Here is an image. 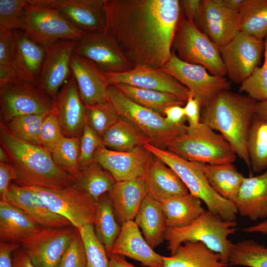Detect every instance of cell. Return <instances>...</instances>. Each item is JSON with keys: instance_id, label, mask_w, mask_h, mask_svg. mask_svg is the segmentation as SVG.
<instances>
[{"instance_id": "cell-58", "label": "cell", "mask_w": 267, "mask_h": 267, "mask_svg": "<svg viewBox=\"0 0 267 267\" xmlns=\"http://www.w3.org/2000/svg\"><path fill=\"white\" fill-rule=\"evenodd\" d=\"M109 259L110 267H136L120 256L111 255Z\"/></svg>"}, {"instance_id": "cell-47", "label": "cell", "mask_w": 267, "mask_h": 267, "mask_svg": "<svg viewBox=\"0 0 267 267\" xmlns=\"http://www.w3.org/2000/svg\"><path fill=\"white\" fill-rule=\"evenodd\" d=\"M64 136L59 121L53 111L46 116L42 124L39 136L41 145L51 153Z\"/></svg>"}, {"instance_id": "cell-14", "label": "cell", "mask_w": 267, "mask_h": 267, "mask_svg": "<svg viewBox=\"0 0 267 267\" xmlns=\"http://www.w3.org/2000/svg\"><path fill=\"white\" fill-rule=\"evenodd\" d=\"M76 228H42L21 243L31 257L36 267H56L69 247Z\"/></svg>"}, {"instance_id": "cell-12", "label": "cell", "mask_w": 267, "mask_h": 267, "mask_svg": "<svg viewBox=\"0 0 267 267\" xmlns=\"http://www.w3.org/2000/svg\"><path fill=\"white\" fill-rule=\"evenodd\" d=\"M0 111L5 121L19 116L47 115L53 99L36 83L19 81L0 85Z\"/></svg>"}, {"instance_id": "cell-56", "label": "cell", "mask_w": 267, "mask_h": 267, "mask_svg": "<svg viewBox=\"0 0 267 267\" xmlns=\"http://www.w3.org/2000/svg\"><path fill=\"white\" fill-rule=\"evenodd\" d=\"M12 259L13 267H36L29 254L21 247L13 252Z\"/></svg>"}, {"instance_id": "cell-51", "label": "cell", "mask_w": 267, "mask_h": 267, "mask_svg": "<svg viewBox=\"0 0 267 267\" xmlns=\"http://www.w3.org/2000/svg\"><path fill=\"white\" fill-rule=\"evenodd\" d=\"M17 175L9 163L0 162V198L5 200L8 193L11 180H16Z\"/></svg>"}, {"instance_id": "cell-60", "label": "cell", "mask_w": 267, "mask_h": 267, "mask_svg": "<svg viewBox=\"0 0 267 267\" xmlns=\"http://www.w3.org/2000/svg\"><path fill=\"white\" fill-rule=\"evenodd\" d=\"M256 113L258 116L267 121V100L262 102H257Z\"/></svg>"}, {"instance_id": "cell-38", "label": "cell", "mask_w": 267, "mask_h": 267, "mask_svg": "<svg viewBox=\"0 0 267 267\" xmlns=\"http://www.w3.org/2000/svg\"><path fill=\"white\" fill-rule=\"evenodd\" d=\"M75 183L97 202L100 196L112 190L116 181L98 163L93 161L81 170Z\"/></svg>"}, {"instance_id": "cell-54", "label": "cell", "mask_w": 267, "mask_h": 267, "mask_svg": "<svg viewBox=\"0 0 267 267\" xmlns=\"http://www.w3.org/2000/svg\"><path fill=\"white\" fill-rule=\"evenodd\" d=\"M20 244L0 241V267H13V252L21 247Z\"/></svg>"}, {"instance_id": "cell-7", "label": "cell", "mask_w": 267, "mask_h": 267, "mask_svg": "<svg viewBox=\"0 0 267 267\" xmlns=\"http://www.w3.org/2000/svg\"><path fill=\"white\" fill-rule=\"evenodd\" d=\"M107 99L120 117L132 123L151 144L158 147L166 149L186 131L187 126L170 125L164 116L133 101L113 85L108 88Z\"/></svg>"}, {"instance_id": "cell-4", "label": "cell", "mask_w": 267, "mask_h": 267, "mask_svg": "<svg viewBox=\"0 0 267 267\" xmlns=\"http://www.w3.org/2000/svg\"><path fill=\"white\" fill-rule=\"evenodd\" d=\"M144 147L171 168L189 192L199 198L208 210L226 221H234L238 212L234 203L220 195L211 186L199 163L191 162L166 149L146 143Z\"/></svg>"}, {"instance_id": "cell-44", "label": "cell", "mask_w": 267, "mask_h": 267, "mask_svg": "<svg viewBox=\"0 0 267 267\" xmlns=\"http://www.w3.org/2000/svg\"><path fill=\"white\" fill-rule=\"evenodd\" d=\"M86 107L87 122L91 130L100 138L120 118L108 100L102 103Z\"/></svg>"}, {"instance_id": "cell-35", "label": "cell", "mask_w": 267, "mask_h": 267, "mask_svg": "<svg viewBox=\"0 0 267 267\" xmlns=\"http://www.w3.org/2000/svg\"><path fill=\"white\" fill-rule=\"evenodd\" d=\"M95 234L105 248L108 257L121 229L116 222L111 199L106 193L100 197L96 204V218L93 224Z\"/></svg>"}, {"instance_id": "cell-43", "label": "cell", "mask_w": 267, "mask_h": 267, "mask_svg": "<svg viewBox=\"0 0 267 267\" xmlns=\"http://www.w3.org/2000/svg\"><path fill=\"white\" fill-rule=\"evenodd\" d=\"M78 229L85 248L86 267H110L109 257L95 234L93 224H87Z\"/></svg>"}, {"instance_id": "cell-23", "label": "cell", "mask_w": 267, "mask_h": 267, "mask_svg": "<svg viewBox=\"0 0 267 267\" xmlns=\"http://www.w3.org/2000/svg\"><path fill=\"white\" fill-rule=\"evenodd\" d=\"M111 255L127 257L146 267H164L163 256L148 244L134 221L121 225Z\"/></svg>"}, {"instance_id": "cell-52", "label": "cell", "mask_w": 267, "mask_h": 267, "mask_svg": "<svg viewBox=\"0 0 267 267\" xmlns=\"http://www.w3.org/2000/svg\"><path fill=\"white\" fill-rule=\"evenodd\" d=\"M184 114L189 127H194L200 122L201 105L190 93L183 107Z\"/></svg>"}, {"instance_id": "cell-30", "label": "cell", "mask_w": 267, "mask_h": 267, "mask_svg": "<svg viewBox=\"0 0 267 267\" xmlns=\"http://www.w3.org/2000/svg\"><path fill=\"white\" fill-rule=\"evenodd\" d=\"M134 221L152 248L159 246L165 240L167 226L160 202L149 194L143 200Z\"/></svg>"}, {"instance_id": "cell-20", "label": "cell", "mask_w": 267, "mask_h": 267, "mask_svg": "<svg viewBox=\"0 0 267 267\" xmlns=\"http://www.w3.org/2000/svg\"><path fill=\"white\" fill-rule=\"evenodd\" d=\"M53 111L65 136L81 138L86 118L87 107L72 75L53 98Z\"/></svg>"}, {"instance_id": "cell-2", "label": "cell", "mask_w": 267, "mask_h": 267, "mask_svg": "<svg viewBox=\"0 0 267 267\" xmlns=\"http://www.w3.org/2000/svg\"><path fill=\"white\" fill-rule=\"evenodd\" d=\"M1 146L7 153L9 164L17 175L21 186H38L61 189L75 183L74 178L54 162L50 152L41 145L24 142L13 135L3 125Z\"/></svg>"}, {"instance_id": "cell-16", "label": "cell", "mask_w": 267, "mask_h": 267, "mask_svg": "<svg viewBox=\"0 0 267 267\" xmlns=\"http://www.w3.org/2000/svg\"><path fill=\"white\" fill-rule=\"evenodd\" d=\"M193 23L219 48L230 42L239 32L237 12L223 6L221 0H202Z\"/></svg>"}, {"instance_id": "cell-34", "label": "cell", "mask_w": 267, "mask_h": 267, "mask_svg": "<svg viewBox=\"0 0 267 267\" xmlns=\"http://www.w3.org/2000/svg\"><path fill=\"white\" fill-rule=\"evenodd\" d=\"M101 140L105 147L118 151H128L150 143L148 138L136 127L121 117L118 122L103 134Z\"/></svg>"}, {"instance_id": "cell-22", "label": "cell", "mask_w": 267, "mask_h": 267, "mask_svg": "<svg viewBox=\"0 0 267 267\" xmlns=\"http://www.w3.org/2000/svg\"><path fill=\"white\" fill-rule=\"evenodd\" d=\"M72 75L86 107L106 102L109 86L104 72L93 62L74 53L71 60Z\"/></svg>"}, {"instance_id": "cell-45", "label": "cell", "mask_w": 267, "mask_h": 267, "mask_svg": "<svg viewBox=\"0 0 267 267\" xmlns=\"http://www.w3.org/2000/svg\"><path fill=\"white\" fill-rule=\"evenodd\" d=\"M27 0H0V28L22 30Z\"/></svg>"}, {"instance_id": "cell-15", "label": "cell", "mask_w": 267, "mask_h": 267, "mask_svg": "<svg viewBox=\"0 0 267 267\" xmlns=\"http://www.w3.org/2000/svg\"><path fill=\"white\" fill-rule=\"evenodd\" d=\"M74 53L93 62L104 73H122L134 68L107 32L86 33Z\"/></svg>"}, {"instance_id": "cell-18", "label": "cell", "mask_w": 267, "mask_h": 267, "mask_svg": "<svg viewBox=\"0 0 267 267\" xmlns=\"http://www.w3.org/2000/svg\"><path fill=\"white\" fill-rule=\"evenodd\" d=\"M109 85L122 84L174 94L186 102L189 90L161 69L140 66L122 73H104Z\"/></svg>"}, {"instance_id": "cell-42", "label": "cell", "mask_w": 267, "mask_h": 267, "mask_svg": "<svg viewBox=\"0 0 267 267\" xmlns=\"http://www.w3.org/2000/svg\"><path fill=\"white\" fill-rule=\"evenodd\" d=\"M80 138L64 136L51 153L55 163L74 178L80 174Z\"/></svg>"}, {"instance_id": "cell-3", "label": "cell", "mask_w": 267, "mask_h": 267, "mask_svg": "<svg viewBox=\"0 0 267 267\" xmlns=\"http://www.w3.org/2000/svg\"><path fill=\"white\" fill-rule=\"evenodd\" d=\"M256 104L247 95L225 90L202 108L200 116V122L219 132L250 170L247 142Z\"/></svg>"}, {"instance_id": "cell-26", "label": "cell", "mask_w": 267, "mask_h": 267, "mask_svg": "<svg viewBox=\"0 0 267 267\" xmlns=\"http://www.w3.org/2000/svg\"><path fill=\"white\" fill-rule=\"evenodd\" d=\"M234 204L238 214L252 221L267 219V169L245 177Z\"/></svg>"}, {"instance_id": "cell-57", "label": "cell", "mask_w": 267, "mask_h": 267, "mask_svg": "<svg viewBox=\"0 0 267 267\" xmlns=\"http://www.w3.org/2000/svg\"><path fill=\"white\" fill-rule=\"evenodd\" d=\"M241 230L245 233H260L267 235V219L255 225L242 228Z\"/></svg>"}, {"instance_id": "cell-33", "label": "cell", "mask_w": 267, "mask_h": 267, "mask_svg": "<svg viewBox=\"0 0 267 267\" xmlns=\"http://www.w3.org/2000/svg\"><path fill=\"white\" fill-rule=\"evenodd\" d=\"M199 164L212 188L223 198L234 203L245 177L233 164Z\"/></svg>"}, {"instance_id": "cell-19", "label": "cell", "mask_w": 267, "mask_h": 267, "mask_svg": "<svg viewBox=\"0 0 267 267\" xmlns=\"http://www.w3.org/2000/svg\"><path fill=\"white\" fill-rule=\"evenodd\" d=\"M152 154L139 146L128 151L109 149L101 144L96 150L94 161L108 172L116 181L142 177Z\"/></svg>"}, {"instance_id": "cell-59", "label": "cell", "mask_w": 267, "mask_h": 267, "mask_svg": "<svg viewBox=\"0 0 267 267\" xmlns=\"http://www.w3.org/2000/svg\"><path fill=\"white\" fill-rule=\"evenodd\" d=\"M244 0H221V3L225 7L237 12L240 8Z\"/></svg>"}, {"instance_id": "cell-1", "label": "cell", "mask_w": 267, "mask_h": 267, "mask_svg": "<svg viewBox=\"0 0 267 267\" xmlns=\"http://www.w3.org/2000/svg\"><path fill=\"white\" fill-rule=\"evenodd\" d=\"M106 32L133 68L161 69L170 59L182 12L178 0H104Z\"/></svg>"}, {"instance_id": "cell-21", "label": "cell", "mask_w": 267, "mask_h": 267, "mask_svg": "<svg viewBox=\"0 0 267 267\" xmlns=\"http://www.w3.org/2000/svg\"><path fill=\"white\" fill-rule=\"evenodd\" d=\"M104 0H50L49 8L59 11L86 33L106 31Z\"/></svg>"}, {"instance_id": "cell-28", "label": "cell", "mask_w": 267, "mask_h": 267, "mask_svg": "<svg viewBox=\"0 0 267 267\" xmlns=\"http://www.w3.org/2000/svg\"><path fill=\"white\" fill-rule=\"evenodd\" d=\"M42 227L20 208L0 200V239L20 244L30 235Z\"/></svg>"}, {"instance_id": "cell-41", "label": "cell", "mask_w": 267, "mask_h": 267, "mask_svg": "<svg viewBox=\"0 0 267 267\" xmlns=\"http://www.w3.org/2000/svg\"><path fill=\"white\" fill-rule=\"evenodd\" d=\"M47 115L16 116L7 121L5 127L19 139L32 144L41 145L39 139L40 131Z\"/></svg>"}, {"instance_id": "cell-39", "label": "cell", "mask_w": 267, "mask_h": 267, "mask_svg": "<svg viewBox=\"0 0 267 267\" xmlns=\"http://www.w3.org/2000/svg\"><path fill=\"white\" fill-rule=\"evenodd\" d=\"M247 147L253 171L260 173L267 169V121L257 115L250 129Z\"/></svg>"}, {"instance_id": "cell-8", "label": "cell", "mask_w": 267, "mask_h": 267, "mask_svg": "<svg viewBox=\"0 0 267 267\" xmlns=\"http://www.w3.org/2000/svg\"><path fill=\"white\" fill-rule=\"evenodd\" d=\"M172 50L184 62L201 65L213 75H226L219 47L193 23L188 21L183 12L174 35Z\"/></svg>"}, {"instance_id": "cell-46", "label": "cell", "mask_w": 267, "mask_h": 267, "mask_svg": "<svg viewBox=\"0 0 267 267\" xmlns=\"http://www.w3.org/2000/svg\"><path fill=\"white\" fill-rule=\"evenodd\" d=\"M265 61L261 66L256 68L241 84L240 92L247 95L258 102L267 100V53L265 51Z\"/></svg>"}, {"instance_id": "cell-6", "label": "cell", "mask_w": 267, "mask_h": 267, "mask_svg": "<svg viewBox=\"0 0 267 267\" xmlns=\"http://www.w3.org/2000/svg\"><path fill=\"white\" fill-rule=\"evenodd\" d=\"M167 150L186 160L209 165L233 164L237 155L225 138L206 124L187 126L183 134L172 140Z\"/></svg>"}, {"instance_id": "cell-36", "label": "cell", "mask_w": 267, "mask_h": 267, "mask_svg": "<svg viewBox=\"0 0 267 267\" xmlns=\"http://www.w3.org/2000/svg\"><path fill=\"white\" fill-rule=\"evenodd\" d=\"M239 32L264 40L267 37V0H244L237 12Z\"/></svg>"}, {"instance_id": "cell-29", "label": "cell", "mask_w": 267, "mask_h": 267, "mask_svg": "<svg viewBox=\"0 0 267 267\" xmlns=\"http://www.w3.org/2000/svg\"><path fill=\"white\" fill-rule=\"evenodd\" d=\"M164 267H226L219 254L201 242L187 241L169 257L163 256Z\"/></svg>"}, {"instance_id": "cell-62", "label": "cell", "mask_w": 267, "mask_h": 267, "mask_svg": "<svg viewBox=\"0 0 267 267\" xmlns=\"http://www.w3.org/2000/svg\"><path fill=\"white\" fill-rule=\"evenodd\" d=\"M265 41V51L267 53V37L266 38Z\"/></svg>"}, {"instance_id": "cell-24", "label": "cell", "mask_w": 267, "mask_h": 267, "mask_svg": "<svg viewBox=\"0 0 267 267\" xmlns=\"http://www.w3.org/2000/svg\"><path fill=\"white\" fill-rule=\"evenodd\" d=\"M142 178L148 194L159 202L189 193L178 175L152 154Z\"/></svg>"}, {"instance_id": "cell-55", "label": "cell", "mask_w": 267, "mask_h": 267, "mask_svg": "<svg viewBox=\"0 0 267 267\" xmlns=\"http://www.w3.org/2000/svg\"><path fill=\"white\" fill-rule=\"evenodd\" d=\"M182 10L185 18L191 23L194 21L201 7V0H180Z\"/></svg>"}, {"instance_id": "cell-11", "label": "cell", "mask_w": 267, "mask_h": 267, "mask_svg": "<svg viewBox=\"0 0 267 267\" xmlns=\"http://www.w3.org/2000/svg\"><path fill=\"white\" fill-rule=\"evenodd\" d=\"M161 69L186 87L199 101L201 109L220 92L230 90L232 83L224 77L209 73L201 65L181 60L172 50L170 60Z\"/></svg>"}, {"instance_id": "cell-37", "label": "cell", "mask_w": 267, "mask_h": 267, "mask_svg": "<svg viewBox=\"0 0 267 267\" xmlns=\"http://www.w3.org/2000/svg\"><path fill=\"white\" fill-rule=\"evenodd\" d=\"M113 85L135 103L164 116L165 109L171 106H183L185 102L179 97L169 93L116 84Z\"/></svg>"}, {"instance_id": "cell-32", "label": "cell", "mask_w": 267, "mask_h": 267, "mask_svg": "<svg viewBox=\"0 0 267 267\" xmlns=\"http://www.w3.org/2000/svg\"><path fill=\"white\" fill-rule=\"evenodd\" d=\"M13 61L36 84L40 74L46 50L26 36L23 31H13Z\"/></svg>"}, {"instance_id": "cell-25", "label": "cell", "mask_w": 267, "mask_h": 267, "mask_svg": "<svg viewBox=\"0 0 267 267\" xmlns=\"http://www.w3.org/2000/svg\"><path fill=\"white\" fill-rule=\"evenodd\" d=\"M3 201L23 210L42 228L72 226L66 218L51 211L39 195L27 186L10 184Z\"/></svg>"}, {"instance_id": "cell-40", "label": "cell", "mask_w": 267, "mask_h": 267, "mask_svg": "<svg viewBox=\"0 0 267 267\" xmlns=\"http://www.w3.org/2000/svg\"><path fill=\"white\" fill-rule=\"evenodd\" d=\"M228 266L267 267V247L251 239L233 243Z\"/></svg>"}, {"instance_id": "cell-10", "label": "cell", "mask_w": 267, "mask_h": 267, "mask_svg": "<svg viewBox=\"0 0 267 267\" xmlns=\"http://www.w3.org/2000/svg\"><path fill=\"white\" fill-rule=\"evenodd\" d=\"M27 187L38 194L51 211L66 218L74 227L94 224L96 202L75 183L61 189Z\"/></svg>"}, {"instance_id": "cell-17", "label": "cell", "mask_w": 267, "mask_h": 267, "mask_svg": "<svg viewBox=\"0 0 267 267\" xmlns=\"http://www.w3.org/2000/svg\"><path fill=\"white\" fill-rule=\"evenodd\" d=\"M77 43L60 40L45 49V56L36 84L53 99L72 75L71 60Z\"/></svg>"}, {"instance_id": "cell-48", "label": "cell", "mask_w": 267, "mask_h": 267, "mask_svg": "<svg viewBox=\"0 0 267 267\" xmlns=\"http://www.w3.org/2000/svg\"><path fill=\"white\" fill-rule=\"evenodd\" d=\"M101 138L89 127L87 118L80 138L79 165L82 170L94 161V156L97 148L101 145Z\"/></svg>"}, {"instance_id": "cell-9", "label": "cell", "mask_w": 267, "mask_h": 267, "mask_svg": "<svg viewBox=\"0 0 267 267\" xmlns=\"http://www.w3.org/2000/svg\"><path fill=\"white\" fill-rule=\"evenodd\" d=\"M22 31L24 35L45 49L60 40L78 42L86 34L57 10L29 3L25 8Z\"/></svg>"}, {"instance_id": "cell-61", "label": "cell", "mask_w": 267, "mask_h": 267, "mask_svg": "<svg viewBox=\"0 0 267 267\" xmlns=\"http://www.w3.org/2000/svg\"><path fill=\"white\" fill-rule=\"evenodd\" d=\"M0 162L9 163L8 155L1 146L0 148Z\"/></svg>"}, {"instance_id": "cell-5", "label": "cell", "mask_w": 267, "mask_h": 267, "mask_svg": "<svg viewBox=\"0 0 267 267\" xmlns=\"http://www.w3.org/2000/svg\"><path fill=\"white\" fill-rule=\"evenodd\" d=\"M236 221H226L205 210L191 224L177 228H167L164 239L167 249L173 255L177 247L187 241L201 242L219 254L222 262L228 266L233 242L228 237L237 230Z\"/></svg>"}, {"instance_id": "cell-31", "label": "cell", "mask_w": 267, "mask_h": 267, "mask_svg": "<svg viewBox=\"0 0 267 267\" xmlns=\"http://www.w3.org/2000/svg\"><path fill=\"white\" fill-rule=\"evenodd\" d=\"M202 204L190 193L160 202L167 228H182L193 223L206 210Z\"/></svg>"}, {"instance_id": "cell-49", "label": "cell", "mask_w": 267, "mask_h": 267, "mask_svg": "<svg viewBox=\"0 0 267 267\" xmlns=\"http://www.w3.org/2000/svg\"><path fill=\"white\" fill-rule=\"evenodd\" d=\"M56 267H86L85 248L77 228L69 247Z\"/></svg>"}, {"instance_id": "cell-27", "label": "cell", "mask_w": 267, "mask_h": 267, "mask_svg": "<svg viewBox=\"0 0 267 267\" xmlns=\"http://www.w3.org/2000/svg\"><path fill=\"white\" fill-rule=\"evenodd\" d=\"M116 217L121 225L134 221L139 208L148 191L142 177L116 181L108 193Z\"/></svg>"}, {"instance_id": "cell-13", "label": "cell", "mask_w": 267, "mask_h": 267, "mask_svg": "<svg viewBox=\"0 0 267 267\" xmlns=\"http://www.w3.org/2000/svg\"><path fill=\"white\" fill-rule=\"evenodd\" d=\"M219 49L229 80L241 84L260 66L265 53V41L239 32Z\"/></svg>"}, {"instance_id": "cell-53", "label": "cell", "mask_w": 267, "mask_h": 267, "mask_svg": "<svg viewBox=\"0 0 267 267\" xmlns=\"http://www.w3.org/2000/svg\"><path fill=\"white\" fill-rule=\"evenodd\" d=\"M164 117L169 124L174 126L185 125L186 121L182 106L175 105L167 107L164 112Z\"/></svg>"}, {"instance_id": "cell-50", "label": "cell", "mask_w": 267, "mask_h": 267, "mask_svg": "<svg viewBox=\"0 0 267 267\" xmlns=\"http://www.w3.org/2000/svg\"><path fill=\"white\" fill-rule=\"evenodd\" d=\"M13 31L0 28V64L13 60Z\"/></svg>"}]
</instances>
